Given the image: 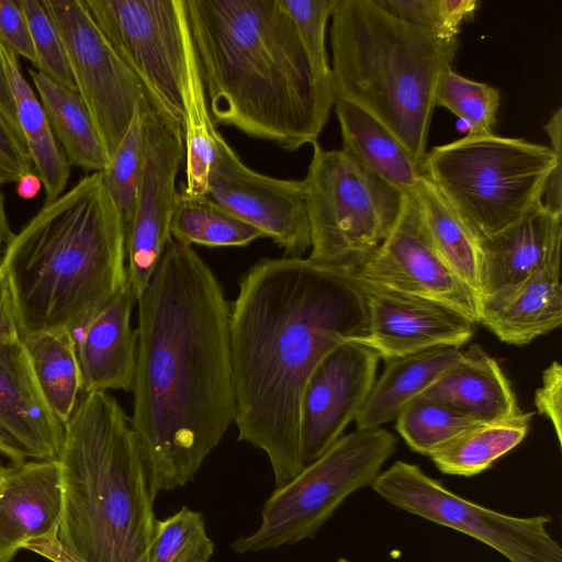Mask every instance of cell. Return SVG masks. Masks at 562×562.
Returning <instances> with one entry per match:
<instances>
[{"label":"cell","instance_id":"9a60e30c","mask_svg":"<svg viewBox=\"0 0 562 562\" xmlns=\"http://www.w3.org/2000/svg\"><path fill=\"white\" fill-rule=\"evenodd\" d=\"M207 179L211 198L270 238L288 257L311 248L302 180L279 179L247 167L218 133Z\"/></svg>","mask_w":562,"mask_h":562},{"label":"cell","instance_id":"e0dca14e","mask_svg":"<svg viewBox=\"0 0 562 562\" xmlns=\"http://www.w3.org/2000/svg\"><path fill=\"white\" fill-rule=\"evenodd\" d=\"M353 279L364 300L367 327L350 341L371 348L380 359L389 361L439 346L460 348L474 334L475 324L440 303Z\"/></svg>","mask_w":562,"mask_h":562},{"label":"cell","instance_id":"277c9868","mask_svg":"<svg viewBox=\"0 0 562 562\" xmlns=\"http://www.w3.org/2000/svg\"><path fill=\"white\" fill-rule=\"evenodd\" d=\"M0 267L20 338L82 328L128 282L125 236L101 172L81 178L12 234Z\"/></svg>","mask_w":562,"mask_h":562},{"label":"cell","instance_id":"52a82bcc","mask_svg":"<svg viewBox=\"0 0 562 562\" xmlns=\"http://www.w3.org/2000/svg\"><path fill=\"white\" fill-rule=\"evenodd\" d=\"M562 110L544 125L551 146L495 134L464 136L427 150V178L480 237L540 206L562 214Z\"/></svg>","mask_w":562,"mask_h":562},{"label":"cell","instance_id":"ba28073f","mask_svg":"<svg viewBox=\"0 0 562 562\" xmlns=\"http://www.w3.org/2000/svg\"><path fill=\"white\" fill-rule=\"evenodd\" d=\"M302 179L310 223L308 259L347 271L361 266L390 234L403 193L341 149L313 144Z\"/></svg>","mask_w":562,"mask_h":562},{"label":"cell","instance_id":"60d3db41","mask_svg":"<svg viewBox=\"0 0 562 562\" xmlns=\"http://www.w3.org/2000/svg\"><path fill=\"white\" fill-rule=\"evenodd\" d=\"M30 172L33 166L24 140L0 113V186L16 183Z\"/></svg>","mask_w":562,"mask_h":562},{"label":"cell","instance_id":"83f0119b","mask_svg":"<svg viewBox=\"0 0 562 562\" xmlns=\"http://www.w3.org/2000/svg\"><path fill=\"white\" fill-rule=\"evenodd\" d=\"M412 193L439 254L480 300V237L423 175Z\"/></svg>","mask_w":562,"mask_h":562},{"label":"cell","instance_id":"7402d4cb","mask_svg":"<svg viewBox=\"0 0 562 562\" xmlns=\"http://www.w3.org/2000/svg\"><path fill=\"white\" fill-rule=\"evenodd\" d=\"M561 263L479 300V323L501 341L525 346L561 326Z\"/></svg>","mask_w":562,"mask_h":562},{"label":"cell","instance_id":"d590c367","mask_svg":"<svg viewBox=\"0 0 562 562\" xmlns=\"http://www.w3.org/2000/svg\"><path fill=\"white\" fill-rule=\"evenodd\" d=\"M214 542L200 512L182 506L165 519H156L148 562H209Z\"/></svg>","mask_w":562,"mask_h":562},{"label":"cell","instance_id":"f1b7e54d","mask_svg":"<svg viewBox=\"0 0 562 562\" xmlns=\"http://www.w3.org/2000/svg\"><path fill=\"white\" fill-rule=\"evenodd\" d=\"M20 339L46 404L65 425L81 392L74 334L69 330L38 331Z\"/></svg>","mask_w":562,"mask_h":562},{"label":"cell","instance_id":"74e56055","mask_svg":"<svg viewBox=\"0 0 562 562\" xmlns=\"http://www.w3.org/2000/svg\"><path fill=\"white\" fill-rule=\"evenodd\" d=\"M36 56L34 67L50 79L77 91L67 53L46 0H21Z\"/></svg>","mask_w":562,"mask_h":562},{"label":"cell","instance_id":"44dd1931","mask_svg":"<svg viewBox=\"0 0 562 562\" xmlns=\"http://www.w3.org/2000/svg\"><path fill=\"white\" fill-rule=\"evenodd\" d=\"M561 240L562 214L543 205L507 228L480 238L481 296L561 263Z\"/></svg>","mask_w":562,"mask_h":562},{"label":"cell","instance_id":"7a4b0ae2","mask_svg":"<svg viewBox=\"0 0 562 562\" xmlns=\"http://www.w3.org/2000/svg\"><path fill=\"white\" fill-rule=\"evenodd\" d=\"M367 310L347 270L303 257L262 258L241 277L229 339L238 440L262 450L274 490L306 465L300 405L319 360L363 335Z\"/></svg>","mask_w":562,"mask_h":562},{"label":"cell","instance_id":"4316f807","mask_svg":"<svg viewBox=\"0 0 562 562\" xmlns=\"http://www.w3.org/2000/svg\"><path fill=\"white\" fill-rule=\"evenodd\" d=\"M3 48L18 124L35 173L45 190V203L57 199L68 183L70 164L58 144L42 103L24 78L18 56Z\"/></svg>","mask_w":562,"mask_h":562},{"label":"cell","instance_id":"8992f818","mask_svg":"<svg viewBox=\"0 0 562 562\" xmlns=\"http://www.w3.org/2000/svg\"><path fill=\"white\" fill-rule=\"evenodd\" d=\"M335 99L383 124L420 166L427 154L435 90L459 41H440L402 21L376 0H338L330 18Z\"/></svg>","mask_w":562,"mask_h":562},{"label":"cell","instance_id":"5b68a950","mask_svg":"<svg viewBox=\"0 0 562 562\" xmlns=\"http://www.w3.org/2000/svg\"><path fill=\"white\" fill-rule=\"evenodd\" d=\"M64 426L58 539L85 562H148L157 491L131 418L100 391Z\"/></svg>","mask_w":562,"mask_h":562},{"label":"cell","instance_id":"8d00e7d4","mask_svg":"<svg viewBox=\"0 0 562 562\" xmlns=\"http://www.w3.org/2000/svg\"><path fill=\"white\" fill-rule=\"evenodd\" d=\"M397 19L423 27L440 41L458 38L462 24L472 19L477 0H376Z\"/></svg>","mask_w":562,"mask_h":562},{"label":"cell","instance_id":"ab89813d","mask_svg":"<svg viewBox=\"0 0 562 562\" xmlns=\"http://www.w3.org/2000/svg\"><path fill=\"white\" fill-rule=\"evenodd\" d=\"M0 43L35 65L31 31L21 0H0Z\"/></svg>","mask_w":562,"mask_h":562},{"label":"cell","instance_id":"7bdbcfd3","mask_svg":"<svg viewBox=\"0 0 562 562\" xmlns=\"http://www.w3.org/2000/svg\"><path fill=\"white\" fill-rule=\"evenodd\" d=\"M20 339V322L12 286L0 267V341Z\"/></svg>","mask_w":562,"mask_h":562},{"label":"cell","instance_id":"3957f363","mask_svg":"<svg viewBox=\"0 0 562 562\" xmlns=\"http://www.w3.org/2000/svg\"><path fill=\"white\" fill-rule=\"evenodd\" d=\"M213 123L294 151L317 143L335 97L281 0H183Z\"/></svg>","mask_w":562,"mask_h":562},{"label":"cell","instance_id":"f35d334b","mask_svg":"<svg viewBox=\"0 0 562 562\" xmlns=\"http://www.w3.org/2000/svg\"><path fill=\"white\" fill-rule=\"evenodd\" d=\"M338 0H281L292 19L319 80L331 87L326 29Z\"/></svg>","mask_w":562,"mask_h":562},{"label":"cell","instance_id":"6da1fadb","mask_svg":"<svg viewBox=\"0 0 562 562\" xmlns=\"http://www.w3.org/2000/svg\"><path fill=\"white\" fill-rule=\"evenodd\" d=\"M136 303L131 424L158 493L187 484L235 422L231 304L202 257L172 238Z\"/></svg>","mask_w":562,"mask_h":562},{"label":"cell","instance_id":"f546056e","mask_svg":"<svg viewBox=\"0 0 562 562\" xmlns=\"http://www.w3.org/2000/svg\"><path fill=\"white\" fill-rule=\"evenodd\" d=\"M183 40L186 55L183 126L186 183H181V187L190 195H205L209 194L207 179L215 157V138L218 132L207 108L187 16Z\"/></svg>","mask_w":562,"mask_h":562},{"label":"cell","instance_id":"ee69618b","mask_svg":"<svg viewBox=\"0 0 562 562\" xmlns=\"http://www.w3.org/2000/svg\"><path fill=\"white\" fill-rule=\"evenodd\" d=\"M25 549L35 552L52 562H85L60 542L57 533L32 540L26 544Z\"/></svg>","mask_w":562,"mask_h":562},{"label":"cell","instance_id":"4dcf8cb0","mask_svg":"<svg viewBox=\"0 0 562 562\" xmlns=\"http://www.w3.org/2000/svg\"><path fill=\"white\" fill-rule=\"evenodd\" d=\"M533 412L481 423L430 456L436 468L450 475L473 476L517 447L527 436Z\"/></svg>","mask_w":562,"mask_h":562},{"label":"cell","instance_id":"9c48e42d","mask_svg":"<svg viewBox=\"0 0 562 562\" xmlns=\"http://www.w3.org/2000/svg\"><path fill=\"white\" fill-rule=\"evenodd\" d=\"M396 445V437L382 427L341 436L273 491L262 507L259 527L238 537L231 549L236 553L274 550L314 538L350 494L373 484Z\"/></svg>","mask_w":562,"mask_h":562},{"label":"cell","instance_id":"e575fe53","mask_svg":"<svg viewBox=\"0 0 562 562\" xmlns=\"http://www.w3.org/2000/svg\"><path fill=\"white\" fill-rule=\"evenodd\" d=\"M143 154V111L142 100L135 117L122 142L111 156L106 167L100 171L121 218L125 240L133 224Z\"/></svg>","mask_w":562,"mask_h":562},{"label":"cell","instance_id":"ac0fdd59","mask_svg":"<svg viewBox=\"0 0 562 562\" xmlns=\"http://www.w3.org/2000/svg\"><path fill=\"white\" fill-rule=\"evenodd\" d=\"M64 424L52 413L21 341H0V456L12 464L58 460Z\"/></svg>","mask_w":562,"mask_h":562},{"label":"cell","instance_id":"d6a6232c","mask_svg":"<svg viewBox=\"0 0 562 562\" xmlns=\"http://www.w3.org/2000/svg\"><path fill=\"white\" fill-rule=\"evenodd\" d=\"M395 420V428L408 447L428 457L481 424L425 395L413 398Z\"/></svg>","mask_w":562,"mask_h":562},{"label":"cell","instance_id":"d4e9b609","mask_svg":"<svg viewBox=\"0 0 562 562\" xmlns=\"http://www.w3.org/2000/svg\"><path fill=\"white\" fill-rule=\"evenodd\" d=\"M462 350L439 346L386 361L356 417L357 429L381 427L422 395L460 358Z\"/></svg>","mask_w":562,"mask_h":562},{"label":"cell","instance_id":"836d02e7","mask_svg":"<svg viewBox=\"0 0 562 562\" xmlns=\"http://www.w3.org/2000/svg\"><path fill=\"white\" fill-rule=\"evenodd\" d=\"M501 103L498 89L446 69L435 90V106H441L468 123L469 136L494 134Z\"/></svg>","mask_w":562,"mask_h":562},{"label":"cell","instance_id":"484cf974","mask_svg":"<svg viewBox=\"0 0 562 562\" xmlns=\"http://www.w3.org/2000/svg\"><path fill=\"white\" fill-rule=\"evenodd\" d=\"M29 75L70 166L91 173L102 171L109 156L80 94L36 69Z\"/></svg>","mask_w":562,"mask_h":562},{"label":"cell","instance_id":"cb8c5ba5","mask_svg":"<svg viewBox=\"0 0 562 562\" xmlns=\"http://www.w3.org/2000/svg\"><path fill=\"white\" fill-rule=\"evenodd\" d=\"M341 150L403 194L413 192L420 166L400 140L376 119L344 100L335 99Z\"/></svg>","mask_w":562,"mask_h":562},{"label":"cell","instance_id":"681fc988","mask_svg":"<svg viewBox=\"0 0 562 562\" xmlns=\"http://www.w3.org/2000/svg\"><path fill=\"white\" fill-rule=\"evenodd\" d=\"M336 562H352V561L347 560L345 558H339Z\"/></svg>","mask_w":562,"mask_h":562},{"label":"cell","instance_id":"8fae6325","mask_svg":"<svg viewBox=\"0 0 562 562\" xmlns=\"http://www.w3.org/2000/svg\"><path fill=\"white\" fill-rule=\"evenodd\" d=\"M155 103L184 126L183 0H83Z\"/></svg>","mask_w":562,"mask_h":562},{"label":"cell","instance_id":"7c38bea8","mask_svg":"<svg viewBox=\"0 0 562 562\" xmlns=\"http://www.w3.org/2000/svg\"><path fill=\"white\" fill-rule=\"evenodd\" d=\"M60 33L77 92L109 156L128 131L144 88L103 35L83 0H46Z\"/></svg>","mask_w":562,"mask_h":562},{"label":"cell","instance_id":"bcb514c9","mask_svg":"<svg viewBox=\"0 0 562 562\" xmlns=\"http://www.w3.org/2000/svg\"><path fill=\"white\" fill-rule=\"evenodd\" d=\"M43 183L36 173L30 172L16 182V193L25 200L35 198L41 191Z\"/></svg>","mask_w":562,"mask_h":562},{"label":"cell","instance_id":"ffe728a7","mask_svg":"<svg viewBox=\"0 0 562 562\" xmlns=\"http://www.w3.org/2000/svg\"><path fill=\"white\" fill-rule=\"evenodd\" d=\"M136 296L130 281L82 328L74 333L83 394L132 392L136 373L137 333L131 315Z\"/></svg>","mask_w":562,"mask_h":562},{"label":"cell","instance_id":"2e32d148","mask_svg":"<svg viewBox=\"0 0 562 562\" xmlns=\"http://www.w3.org/2000/svg\"><path fill=\"white\" fill-rule=\"evenodd\" d=\"M380 357L346 340L310 374L300 405V449L305 464L322 456L356 419L376 379Z\"/></svg>","mask_w":562,"mask_h":562},{"label":"cell","instance_id":"c3c4849f","mask_svg":"<svg viewBox=\"0 0 562 562\" xmlns=\"http://www.w3.org/2000/svg\"><path fill=\"white\" fill-rule=\"evenodd\" d=\"M5 469H7V467H4V464H3V462H2V460H1V458H0V474H1L2 472H4V470H5Z\"/></svg>","mask_w":562,"mask_h":562},{"label":"cell","instance_id":"30bf717a","mask_svg":"<svg viewBox=\"0 0 562 562\" xmlns=\"http://www.w3.org/2000/svg\"><path fill=\"white\" fill-rule=\"evenodd\" d=\"M371 486L393 506L465 533L510 562H562V548L547 530L548 515L515 517L486 508L401 460L380 472Z\"/></svg>","mask_w":562,"mask_h":562},{"label":"cell","instance_id":"4fadbf2b","mask_svg":"<svg viewBox=\"0 0 562 562\" xmlns=\"http://www.w3.org/2000/svg\"><path fill=\"white\" fill-rule=\"evenodd\" d=\"M143 154L136 210L125 240L127 276L137 299L147 288L171 238L169 227L184 160L182 127L144 91Z\"/></svg>","mask_w":562,"mask_h":562},{"label":"cell","instance_id":"b9f144b4","mask_svg":"<svg viewBox=\"0 0 562 562\" xmlns=\"http://www.w3.org/2000/svg\"><path fill=\"white\" fill-rule=\"evenodd\" d=\"M535 405L540 415L553 425L558 441L562 445V366L552 361L542 372L541 385L535 394Z\"/></svg>","mask_w":562,"mask_h":562},{"label":"cell","instance_id":"d6986e66","mask_svg":"<svg viewBox=\"0 0 562 562\" xmlns=\"http://www.w3.org/2000/svg\"><path fill=\"white\" fill-rule=\"evenodd\" d=\"M63 488L58 460H32L0 474V562L36 539L58 533Z\"/></svg>","mask_w":562,"mask_h":562},{"label":"cell","instance_id":"5bb4252c","mask_svg":"<svg viewBox=\"0 0 562 562\" xmlns=\"http://www.w3.org/2000/svg\"><path fill=\"white\" fill-rule=\"evenodd\" d=\"M349 272L364 282L440 303L469 322L479 323V296L439 254L412 192L403 194L387 237Z\"/></svg>","mask_w":562,"mask_h":562},{"label":"cell","instance_id":"603a6c76","mask_svg":"<svg viewBox=\"0 0 562 562\" xmlns=\"http://www.w3.org/2000/svg\"><path fill=\"white\" fill-rule=\"evenodd\" d=\"M422 395L450 405L477 423L512 418L521 413L510 381L495 358L479 344L460 358Z\"/></svg>","mask_w":562,"mask_h":562},{"label":"cell","instance_id":"f6af8a7d","mask_svg":"<svg viewBox=\"0 0 562 562\" xmlns=\"http://www.w3.org/2000/svg\"><path fill=\"white\" fill-rule=\"evenodd\" d=\"M0 113L4 116L11 127L21 135L15 104L12 95L11 83L5 66L2 44L0 43ZM22 136V135H21ZM23 138V137H22Z\"/></svg>","mask_w":562,"mask_h":562},{"label":"cell","instance_id":"7dc6e473","mask_svg":"<svg viewBox=\"0 0 562 562\" xmlns=\"http://www.w3.org/2000/svg\"><path fill=\"white\" fill-rule=\"evenodd\" d=\"M4 202V195L0 189V257H2L4 248L13 234L10 229Z\"/></svg>","mask_w":562,"mask_h":562},{"label":"cell","instance_id":"1f68e13d","mask_svg":"<svg viewBox=\"0 0 562 562\" xmlns=\"http://www.w3.org/2000/svg\"><path fill=\"white\" fill-rule=\"evenodd\" d=\"M170 236L183 245L241 247L263 237L209 194L190 195L181 187L169 227Z\"/></svg>","mask_w":562,"mask_h":562}]
</instances>
